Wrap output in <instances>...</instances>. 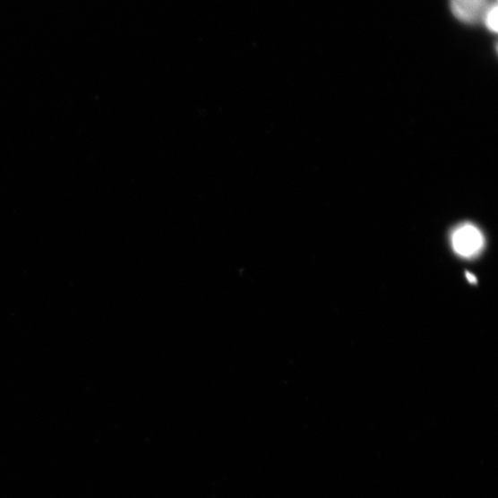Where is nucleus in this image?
I'll list each match as a JSON object with an SVG mask.
<instances>
[{"label":"nucleus","instance_id":"obj_1","mask_svg":"<svg viewBox=\"0 0 498 498\" xmlns=\"http://www.w3.org/2000/svg\"><path fill=\"white\" fill-rule=\"evenodd\" d=\"M451 244L454 252L460 257L471 259L481 253L485 237L481 230L472 224H463L453 231Z\"/></svg>","mask_w":498,"mask_h":498},{"label":"nucleus","instance_id":"obj_2","mask_svg":"<svg viewBox=\"0 0 498 498\" xmlns=\"http://www.w3.org/2000/svg\"><path fill=\"white\" fill-rule=\"evenodd\" d=\"M492 4L491 0H451L450 2L453 15L467 24L483 21L485 13Z\"/></svg>","mask_w":498,"mask_h":498},{"label":"nucleus","instance_id":"obj_3","mask_svg":"<svg viewBox=\"0 0 498 498\" xmlns=\"http://www.w3.org/2000/svg\"><path fill=\"white\" fill-rule=\"evenodd\" d=\"M498 10L497 5L493 4L485 13L483 23L490 30V32L496 33L498 26Z\"/></svg>","mask_w":498,"mask_h":498},{"label":"nucleus","instance_id":"obj_4","mask_svg":"<svg viewBox=\"0 0 498 498\" xmlns=\"http://www.w3.org/2000/svg\"><path fill=\"white\" fill-rule=\"evenodd\" d=\"M467 276H468V279H470V281L472 283H476L477 282V278L475 276H473L472 274H467Z\"/></svg>","mask_w":498,"mask_h":498}]
</instances>
